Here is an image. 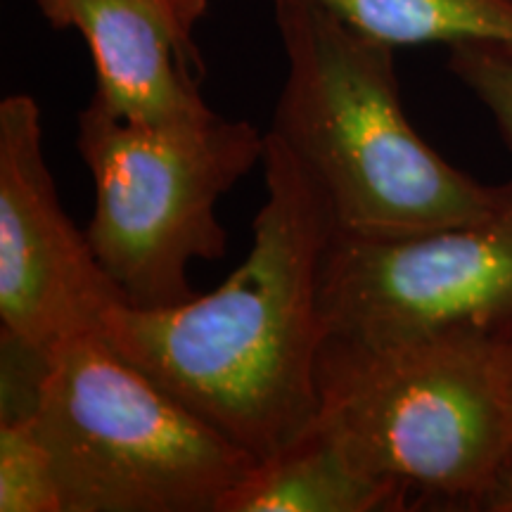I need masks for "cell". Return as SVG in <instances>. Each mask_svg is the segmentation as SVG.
<instances>
[{
  "label": "cell",
  "mask_w": 512,
  "mask_h": 512,
  "mask_svg": "<svg viewBox=\"0 0 512 512\" xmlns=\"http://www.w3.org/2000/svg\"><path fill=\"white\" fill-rule=\"evenodd\" d=\"M38 8L55 29L83 36L98 76L95 98L117 117L176 124L214 112L169 22L145 0H38Z\"/></svg>",
  "instance_id": "8"
},
{
  "label": "cell",
  "mask_w": 512,
  "mask_h": 512,
  "mask_svg": "<svg viewBox=\"0 0 512 512\" xmlns=\"http://www.w3.org/2000/svg\"><path fill=\"white\" fill-rule=\"evenodd\" d=\"M318 396L313 430L351 465L403 484L415 503L477 510L512 453V332L325 337Z\"/></svg>",
  "instance_id": "3"
},
{
  "label": "cell",
  "mask_w": 512,
  "mask_h": 512,
  "mask_svg": "<svg viewBox=\"0 0 512 512\" xmlns=\"http://www.w3.org/2000/svg\"><path fill=\"white\" fill-rule=\"evenodd\" d=\"M477 510L482 512H512V453L498 470L486 494L479 501Z\"/></svg>",
  "instance_id": "14"
},
{
  "label": "cell",
  "mask_w": 512,
  "mask_h": 512,
  "mask_svg": "<svg viewBox=\"0 0 512 512\" xmlns=\"http://www.w3.org/2000/svg\"><path fill=\"white\" fill-rule=\"evenodd\" d=\"M406 486L368 475L349 463L323 434L256 463L223 498L219 512H399L413 510Z\"/></svg>",
  "instance_id": "9"
},
{
  "label": "cell",
  "mask_w": 512,
  "mask_h": 512,
  "mask_svg": "<svg viewBox=\"0 0 512 512\" xmlns=\"http://www.w3.org/2000/svg\"><path fill=\"white\" fill-rule=\"evenodd\" d=\"M0 512H64L53 456L31 415L0 420Z\"/></svg>",
  "instance_id": "11"
},
{
  "label": "cell",
  "mask_w": 512,
  "mask_h": 512,
  "mask_svg": "<svg viewBox=\"0 0 512 512\" xmlns=\"http://www.w3.org/2000/svg\"><path fill=\"white\" fill-rule=\"evenodd\" d=\"M264 178L252 249L226 283L169 309L119 304L100 328L256 463L299 444L318 420L320 278L337 233L323 192L268 131Z\"/></svg>",
  "instance_id": "1"
},
{
  "label": "cell",
  "mask_w": 512,
  "mask_h": 512,
  "mask_svg": "<svg viewBox=\"0 0 512 512\" xmlns=\"http://www.w3.org/2000/svg\"><path fill=\"white\" fill-rule=\"evenodd\" d=\"M31 418L64 512H219L256 465L100 330L48 351Z\"/></svg>",
  "instance_id": "4"
},
{
  "label": "cell",
  "mask_w": 512,
  "mask_h": 512,
  "mask_svg": "<svg viewBox=\"0 0 512 512\" xmlns=\"http://www.w3.org/2000/svg\"><path fill=\"white\" fill-rule=\"evenodd\" d=\"M287 57L268 133L323 192L337 233L387 240L494 214L512 181L484 185L418 136L401 105L394 48L316 0H273Z\"/></svg>",
  "instance_id": "2"
},
{
  "label": "cell",
  "mask_w": 512,
  "mask_h": 512,
  "mask_svg": "<svg viewBox=\"0 0 512 512\" xmlns=\"http://www.w3.org/2000/svg\"><path fill=\"white\" fill-rule=\"evenodd\" d=\"M166 5H169L171 19H174L176 34L181 38L185 53H188L197 64H202L200 53H197L195 43H192V31H195L197 22H200L204 12H207L209 0H166Z\"/></svg>",
  "instance_id": "13"
},
{
  "label": "cell",
  "mask_w": 512,
  "mask_h": 512,
  "mask_svg": "<svg viewBox=\"0 0 512 512\" xmlns=\"http://www.w3.org/2000/svg\"><path fill=\"white\" fill-rule=\"evenodd\" d=\"M389 48L494 43L512 50V0H316Z\"/></svg>",
  "instance_id": "10"
},
{
  "label": "cell",
  "mask_w": 512,
  "mask_h": 512,
  "mask_svg": "<svg viewBox=\"0 0 512 512\" xmlns=\"http://www.w3.org/2000/svg\"><path fill=\"white\" fill-rule=\"evenodd\" d=\"M76 145L95 185L88 242L124 302L155 311L195 297L188 268L226 256L228 233L216 207L264 164L266 133L216 112L140 124L93 95L79 114Z\"/></svg>",
  "instance_id": "5"
},
{
  "label": "cell",
  "mask_w": 512,
  "mask_h": 512,
  "mask_svg": "<svg viewBox=\"0 0 512 512\" xmlns=\"http://www.w3.org/2000/svg\"><path fill=\"white\" fill-rule=\"evenodd\" d=\"M145 3H150V5H152V8H157L159 12H162V15H164V19H166V22H169V27H171V31H174V34H176V27H174V19H171V12H169V5H166V0H145ZM176 38H178V34H176ZM178 43H181V38H178ZM181 48H183V43H181ZM183 53H185V48H183ZM185 57H188V60H190V64H192V67H195V69H200V67H197V64H195V62H192V57H190L188 53H185Z\"/></svg>",
  "instance_id": "15"
},
{
  "label": "cell",
  "mask_w": 512,
  "mask_h": 512,
  "mask_svg": "<svg viewBox=\"0 0 512 512\" xmlns=\"http://www.w3.org/2000/svg\"><path fill=\"white\" fill-rule=\"evenodd\" d=\"M448 69L482 100L512 150V50L494 43H458L448 53Z\"/></svg>",
  "instance_id": "12"
},
{
  "label": "cell",
  "mask_w": 512,
  "mask_h": 512,
  "mask_svg": "<svg viewBox=\"0 0 512 512\" xmlns=\"http://www.w3.org/2000/svg\"><path fill=\"white\" fill-rule=\"evenodd\" d=\"M320 311L325 337L351 342L512 332V192L494 214L458 226L387 240L335 233Z\"/></svg>",
  "instance_id": "6"
},
{
  "label": "cell",
  "mask_w": 512,
  "mask_h": 512,
  "mask_svg": "<svg viewBox=\"0 0 512 512\" xmlns=\"http://www.w3.org/2000/svg\"><path fill=\"white\" fill-rule=\"evenodd\" d=\"M126 304L88 235L62 209L43 152L38 102H0V323L3 335L48 354L64 339L102 328Z\"/></svg>",
  "instance_id": "7"
}]
</instances>
